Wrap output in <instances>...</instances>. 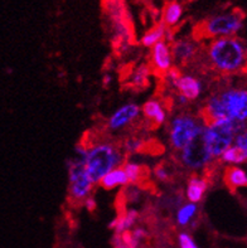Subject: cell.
<instances>
[{
    "mask_svg": "<svg viewBox=\"0 0 247 248\" xmlns=\"http://www.w3.org/2000/svg\"><path fill=\"white\" fill-rule=\"evenodd\" d=\"M204 123L214 120H230L245 127L247 124V86L227 85L211 93L199 115Z\"/></svg>",
    "mask_w": 247,
    "mask_h": 248,
    "instance_id": "1",
    "label": "cell"
},
{
    "mask_svg": "<svg viewBox=\"0 0 247 248\" xmlns=\"http://www.w3.org/2000/svg\"><path fill=\"white\" fill-rule=\"evenodd\" d=\"M82 141L87 145V154L83 161L84 168L95 186H97L109 171L121 167L128 159L122 151L121 145L109 136L92 139L91 141Z\"/></svg>",
    "mask_w": 247,
    "mask_h": 248,
    "instance_id": "2",
    "label": "cell"
},
{
    "mask_svg": "<svg viewBox=\"0 0 247 248\" xmlns=\"http://www.w3.org/2000/svg\"><path fill=\"white\" fill-rule=\"evenodd\" d=\"M207 62L221 75H237L247 67V47L237 37L212 39L206 48Z\"/></svg>",
    "mask_w": 247,
    "mask_h": 248,
    "instance_id": "3",
    "label": "cell"
},
{
    "mask_svg": "<svg viewBox=\"0 0 247 248\" xmlns=\"http://www.w3.org/2000/svg\"><path fill=\"white\" fill-rule=\"evenodd\" d=\"M245 16L241 10L233 9L211 16L198 24L196 33L199 39H217V38L236 37L244 28Z\"/></svg>",
    "mask_w": 247,
    "mask_h": 248,
    "instance_id": "4",
    "label": "cell"
},
{
    "mask_svg": "<svg viewBox=\"0 0 247 248\" xmlns=\"http://www.w3.org/2000/svg\"><path fill=\"white\" fill-rule=\"evenodd\" d=\"M241 129L244 127L236 125L230 120H214L210 123H204L200 136L213 159L218 160L223 151L233 145L236 135Z\"/></svg>",
    "mask_w": 247,
    "mask_h": 248,
    "instance_id": "5",
    "label": "cell"
},
{
    "mask_svg": "<svg viewBox=\"0 0 247 248\" xmlns=\"http://www.w3.org/2000/svg\"><path fill=\"white\" fill-rule=\"evenodd\" d=\"M204 121L191 112H179L169 120L168 141L170 148L178 153L202 134Z\"/></svg>",
    "mask_w": 247,
    "mask_h": 248,
    "instance_id": "6",
    "label": "cell"
},
{
    "mask_svg": "<svg viewBox=\"0 0 247 248\" xmlns=\"http://www.w3.org/2000/svg\"><path fill=\"white\" fill-rule=\"evenodd\" d=\"M66 165L69 201L73 204H82V202L92 194L95 184L90 179L82 160L72 156L66 161Z\"/></svg>",
    "mask_w": 247,
    "mask_h": 248,
    "instance_id": "7",
    "label": "cell"
},
{
    "mask_svg": "<svg viewBox=\"0 0 247 248\" xmlns=\"http://www.w3.org/2000/svg\"><path fill=\"white\" fill-rule=\"evenodd\" d=\"M200 135L194 139L193 141L189 142L181 150H179L178 154H177L179 164L185 170L192 171V173L204 171L207 168H210L216 161L211 155L210 150L207 149Z\"/></svg>",
    "mask_w": 247,
    "mask_h": 248,
    "instance_id": "8",
    "label": "cell"
},
{
    "mask_svg": "<svg viewBox=\"0 0 247 248\" xmlns=\"http://www.w3.org/2000/svg\"><path fill=\"white\" fill-rule=\"evenodd\" d=\"M163 77L166 85L174 88L177 93L183 94L189 102L197 101L203 93V82L193 73H183L174 67Z\"/></svg>",
    "mask_w": 247,
    "mask_h": 248,
    "instance_id": "9",
    "label": "cell"
},
{
    "mask_svg": "<svg viewBox=\"0 0 247 248\" xmlns=\"http://www.w3.org/2000/svg\"><path fill=\"white\" fill-rule=\"evenodd\" d=\"M141 117L140 106L136 102H126L117 107L106 120V130L110 134H119L134 125Z\"/></svg>",
    "mask_w": 247,
    "mask_h": 248,
    "instance_id": "10",
    "label": "cell"
},
{
    "mask_svg": "<svg viewBox=\"0 0 247 248\" xmlns=\"http://www.w3.org/2000/svg\"><path fill=\"white\" fill-rule=\"evenodd\" d=\"M151 72L155 75L164 76L174 68V60H173L172 47L166 41L157 43L149 49V63Z\"/></svg>",
    "mask_w": 247,
    "mask_h": 248,
    "instance_id": "11",
    "label": "cell"
},
{
    "mask_svg": "<svg viewBox=\"0 0 247 248\" xmlns=\"http://www.w3.org/2000/svg\"><path fill=\"white\" fill-rule=\"evenodd\" d=\"M170 47L174 64L179 66H187L192 63L199 53V47L196 39L188 37L174 38V41L170 43Z\"/></svg>",
    "mask_w": 247,
    "mask_h": 248,
    "instance_id": "12",
    "label": "cell"
},
{
    "mask_svg": "<svg viewBox=\"0 0 247 248\" xmlns=\"http://www.w3.org/2000/svg\"><path fill=\"white\" fill-rule=\"evenodd\" d=\"M141 117L153 127H160L168 123V110L164 102L159 98H149L140 106Z\"/></svg>",
    "mask_w": 247,
    "mask_h": 248,
    "instance_id": "13",
    "label": "cell"
},
{
    "mask_svg": "<svg viewBox=\"0 0 247 248\" xmlns=\"http://www.w3.org/2000/svg\"><path fill=\"white\" fill-rule=\"evenodd\" d=\"M208 188H210V182H208L206 176L199 173H193L185 183V201L199 204L206 197Z\"/></svg>",
    "mask_w": 247,
    "mask_h": 248,
    "instance_id": "14",
    "label": "cell"
},
{
    "mask_svg": "<svg viewBox=\"0 0 247 248\" xmlns=\"http://www.w3.org/2000/svg\"><path fill=\"white\" fill-rule=\"evenodd\" d=\"M139 217H140V214H139L138 209L126 208L120 216H117L110 222L109 228L114 231V234H124L136 226Z\"/></svg>",
    "mask_w": 247,
    "mask_h": 248,
    "instance_id": "15",
    "label": "cell"
},
{
    "mask_svg": "<svg viewBox=\"0 0 247 248\" xmlns=\"http://www.w3.org/2000/svg\"><path fill=\"white\" fill-rule=\"evenodd\" d=\"M184 16V6L179 0H172V1H166L164 4V8L162 10V18L160 23H163L168 29H174L178 27L183 20Z\"/></svg>",
    "mask_w": 247,
    "mask_h": 248,
    "instance_id": "16",
    "label": "cell"
},
{
    "mask_svg": "<svg viewBox=\"0 0 247 248\" xmlns=\"http://www.w3.org/2000/svg\"><path fill=\"white\" fill-rule=\"evenodd\" d=\"M198 212H199V205L187 201L183 202L181 205L175 208V224L181 228H187L188 226L193 224L194 219L198 216Z\"/></svg>",
    "mask_w": 247,
    "mask_h": 248,
    "instance_id": "17",
    "label": "cell"
},
{
    "mask_svg": "<svg viewBox=\"0 0 247 248\" xmlns=\"http://www.w3.org/2000/svg\"><path fill=\"white\" fill-rule=\"evenodd\" d=\"M226 186L231 190L247 188V171L241 167H227L223 173Z\"/></svg>",
    "mask_w": 247,
    "mask_h": 248,
    "instance_id": "18",
    "label": "cell"
},
{
    "mask_svg": "<svg viewBox=\"0 0 247 248\" xmlns=\"http://www.w3.org/2000/svg\"><path fill=\"white\" fill-rule=\"evenodd\" d=\"M130 183H129L125 170L122 169V167H119L109 171L97 186H100L101 188L106 189V190H114V189L117 188H125Z\"/></svg>",
    "mask_w": 247,
    "mask_h": 248,
    "instance_id": "19",
    "label": "cell"
},
{
    "mask_svg": "<svg viewBox=\"0 0 247 248\" xmlns=\"http://www.w3.org/2000/svg\"><path fill=\"white\" fill-rule=\"evenodd\" d=\"M151 68L148 63L139 64L128 76V83L135 90H144L149 85V78L151 76Z\"/></svg>",
    "mask_w": 247,
    "mask_h": 248,
    "instance_id": "20",
    "label": "cell"
},
{
    "mask_svg": "<svg viewBox=\"0 0 247 248\" xmlns=\"http://www.w3.org/2000/svg\"><path fill=\"white\" fill-rule=\"evenodd\" d=\"M166 33H168V28H166L165 25L160 22L157 23V24L153 25L150 29H148L144 34L141 35L140 44L144 48L150 49L151 47H154L159 42L165 41Z\"/></svg>",
    "mask_w": 247,
    "mask_h": 248,
    "instance_id": "21",
    "label": "cell"
},
{
    "mask_svg": "<svg viewBox=\"0 0 247 248\" xmlns=\"http://www.w3.org/2000/svg\"><path fill=\"white\" fill-rule=\"evenodd\" d=\"M121 167L125 170L130 184H140L144 180L145 167L143 164L138 163L136 160H132V159H126Z\"/></svg>",
    "mask_w": 247,
    "mask_h": 248,
    "instance_id": "22",
    "label": "cell"
},
{
    "mask_svg": "<svg viewBox=\"0 0 247 248\" xmlns=\"http://www.w3.org/2000/svg\"><path fill=\"white\" fill-rule=\"evenodd\" d=\"M218 160L227 167H240L242 164L247 163V159L244 153L235 145H231L227 150L223 151Z\"/></svg>",
    "mask_w": 247,
    "mask_h": 248,
    "instance_id": "23",
    "label": "cell"
},
{
    "mask_svg": "<svg viewBox=\"0 0 247 248\" xmlns=\"http://www.w3.org/2000/svg\"><path fill=\"white\" fill-rule=\"evenodd\" d=\"M121 149L124 151V154L126 155V157L130 156V155L139 154L143 151V149L145 148V140L140 138V136H128L125 140H122Z\"/></svg>",
    "mask_w": 247,
    "mask_h": 248,
    "instance_id": "24",
    "label": "cell"
},
{
    "mask_svg": "<svg viewBox=\"0 0 247 248\" xmlns=\"http://www.w3.org/2000/svg\"><path fill=\"white\" fill-rule=\"evenodd\" d=\"M122 189H125L124 197H125L129 204L138 203L141 199V197H143V190L140 188V184H129V186H126L125 188Z\"/></svg>",
    "mask_w": 247,
    "mask_h": 248,
    "instance_id": "25",
    "label": "cell"
},
{
    "mask_svg": "<svg viewBox=\"0 0 247 248\" xmlns=\"http://www.w3.org/2000/svg\"><path fill=\"white\" fill-rule=\"evenodd\" d=\"M178 246L179 248H200L197 245V242L194 241V238L192 237V234L187 231H181L178 234Z\"/></svg>",
    "mask_w": 247,
    "mask_h": 248,
    "instance_id": "26",
    "label": "cell"
},
{
    "mask_svg": "<svg viewBox=\"0 0 247 248\" xmlns=\"http://www.w3.org/2000/svg\"><path fill=\"white\" fill-rule=\"evenodd\" d=\"M154 178L158 180V182L162 183H166L170 180L172 178V173H170V170L169 168L166 167L165 164H158L157 167L154 168Z\"/></svg>",
    "mask_w": 247,
    "mask_h": 248,
    "instance_id": "27",
    "label": "cell"
},
{
    "mask_svg": "<svg viewBox=\"0 0 247 248\" xmlns=\"http://www.w3.org/2000/svg\"><path fill=\"white\" fill-rule=\"evenodd\" d=\"M233 145L237 146L244 153V155L247 159V127H244V129H241L237 132Z\"/></svg>",
    "mask_w": 247,
    "mask_h": 248,
    "instance_id": "28",
    "label": "cell"
},
{
    "mask_svg": "<svg viewBox=\"0 0 247 248\" xmlns=\"http://www.w3.org/2000/svg\"><path fill=\"white\" fill-rule=\"evenodd\" d=\"M82 205H83V207L86 208V209H87V211L94 212L95 209H96V205H97L96 199H95L94 195L91 194L90 197H87V198L84 199V201L82 202Z\"/></svg>",
    "mask_w": 247,
    "mask_h": 248,
    "instance_id": "29",
    "label": "cell"
},
{
    "mask_svg": "<svg viewBox=\"0 0 247 248\" xmlns=\"http://www.w3.org/2000/svg\"><path fill=\"white\" fill-rule=\"evenodd\" d=\"M113 245H114V248H130L128 245H126L125 241L122 239L121 234H114Z\"/></svg>",
    "mask_w": 247,
    "mask_h": 248,
    "instance_id": "30",
    "label": "cell"
},
{
    "mask_svg": "<svg viewBox=\"0 0 247 248\" xmlns=\"http://www.w3.org/2000/svg\"><path fill=\"white\" fill-rule=\"evenodd\" d=\"M174 104L177 105V106H179V107H185L188 104H189V101H188L187 98H185L184 96H183V94L177 93V92H175V94H174Z\"/></svg>",
    "mask_w": 247,
    "mask_h": 248,
    "instance_id": "31",
    "label": "cell"
},
{
    "mask_svg": "<svg viewBox=\"0 0 247 248\" xmlns=\"http://www.w3.org/2000/svg\"><path fill=\"white\" fill-rule=\"evenodd\" d=\"M111 82H113V77H111V76H110V75L103 76L102 83H103V86H105V87H107V86H109Z\"/></svg>",
    "mask_w": 247,
    "mask_h": 248,
    "instance_id": "32",
    "label": "cell"
},
{
    "mask_svg": "<svg viewBox=\"0 0 247 248\" xmlns=\"http://www.w3.org/2000/svg\"><path fill=\"white\" fill-rule=\"evenodd\" d=\"M164 1H165V3H166V1H172V0H164Z\"/></svg>",
    "mask_w": 247,
    "mask_h": 248,
    "instance_id": "33",
    "label": "cell"
}]
</instances>
